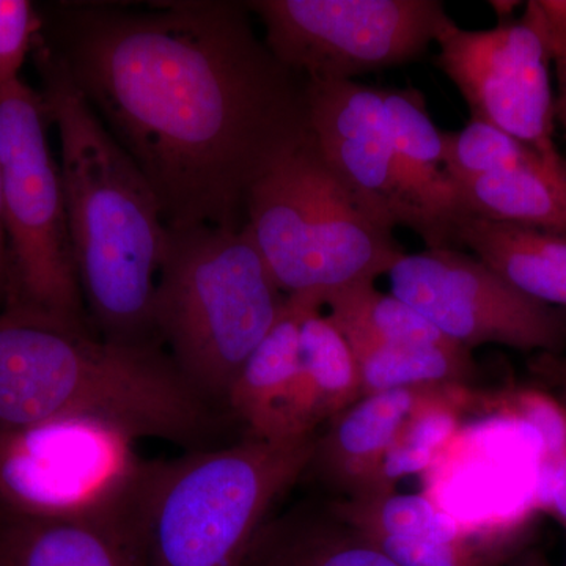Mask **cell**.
<instances>
[{"mask_svg": "<svg viewBox=\"0 0 566 566\" xmlns=\"http://www.w3.org/2000/svg\"><path fill=\"white\" fill-rule=\"evenodd\" d=\"M40 91L18 81L0 93V167L9 244L2 308L96 334L82 297L71 243L61 163Z\"/></svg>", "mask_w": 566, "mask_h": 566, "instance_id": "ba28073f", "label": "cell"}, {"mask_svg": "<svg viewBox=\"0 0 566 566\" xmlns=\"http://www.w3.org/2000/svg\"><path fill=\"white\" fill-rule=\"evenodd\" d=\"M271 52L305 81H353L422 57L450 18L439 0H253Z\"/></svg>", "mask_w": 566, "mask_h": 566, "instance_id": "9c48e42d", "label": "cell"}, {"mask_svg": "<svg viewBox=\"0 0 566 566\" xmlns=\"http://www.w3.org/2000/svg\"><path fill=\"white\" fill-rule=\"evenodd\" d=\"M452 241L453 248H468L521 293L566 311V237L460 216Z\"/></svg>", "mask_w": 566, "mask_h": 566, "instance_id": "2e32d148", "label": "cell"}, {"mask_svg": "<svg viewBox=\"0 0 566 566\" xmlns=\"http://www.w3.org/2000/svg\"><path fill=\"white\" fill-rule=\"evenodd\" d=\"M436 43V63L468 103L472 120L510 134L566 174V159L554 140L553 61L538 0L526 3L520 20L488 31H465L452 20Z\"/></svg>", "mask_w": 566, "mask_h": 566, "instance_id": "30bf717a", "label": "cell"}, {"mask_svg": "<svg viewBox=\"0 0 566 566\" xmlns=\"http://www.w3.org/2000/svg\"><path fill=\"white\" fill-rule=\"evenodd\" d=\"M434 389L389 390L360 398L334 417L322 436L316 434L305 474L315 475L342 499L392 493L382 482L387 452L408 416Z\"/></svg>", "mask_w": 566, "mask_h": 566, "instance_id": "4fadbf2b", "label": "cell"}, {"mask_svg": "<svg viewBox=\"0 0 566 566\" xmlns=\"http://www.w3.org/2000/svg\"><path fill=\"white\" fill-rule=\"evenodd\" d=\"M510 566H553L547 562L545 554L539 551L531 549L526 553L520 554V556L513 558Z\"/></svg>", "mask_w": 566, "mask_h": 566, "instance_id": "836d02e7", "label": "cell"}, {"mask_svg": "<svg viewBox=\"0 0 566 566\" xmlns=\"http://www.w3.org/2000/svg\"><path fill=\"white\" fill-rule=\"evenodd\" d=\"M106 420L134 438L208 449L223 411L161 345H123L0 308V430L62 419Z\"/></svg>", "mask_w": 566, "mask_h": 566, "instance_id": "3957f363", "label": "cell"}, {"mask_svg": "<svg viewBox=\"0 0 566 566\" xmlns=\"http://www.w3.org/2000/svg\"><path fill=\"white\" fill-rule=\"evenodd\" d=\"M286 300L245 223L169 230L153 329L181 374L226 411L230 387Z\"/></svg>", "mask_w": 566, "mask_h": 566, "instance_id": "5b68a950", "label": "cell"}, {"mask_svg": "<svg viewBox=\"0 0 566 566\" xmlns=\"http://www.w3.org/2000/svg\"><path fill=\"white\" fill-rule=\"evenodd\" d=\"M44 31V14L29 0H0V93L21 81V70Z\"/></svg>", "mask_w": 566, "mask_h": 566, "instance_id": "484cf974", "label": "cell"}, {"mask_svg": "<svg viewBox=\"0 0 566 566\" xmlns=\"http://www.w3.org/2000/svg\"><path fill=\"white\" fill-rule=\"evenodd\" d=\"M471 398L464 386H444L416 406L401 424L382 464L387 490L395 491L398 480L420 474L431 464L438 450L455 433L461 409Z\"/></svg>", "mask_w": 566, "mask_h": 566, "instance_id": "cb8c5ba5", "label": "cell"}, {"mask_svg": "<svg viewBox=\"0 0 566 566\" xmlns=\"http://www.w3.org/2000/svg\"><path fill=\"white\" fill-rule=\"evenodd\" d=\"M387 275L394 296L469 352L494 344L557 356L566 346V311L532 300L460 249L403 253Z\"/></svg>", "mask_w": 566, "mask_h": 566, "instance_id": "8fae6325", "label": "cell"}, {"mask_svg": "<svg viewBox=\"0 0 566 566\" xmlns=\"http://www.w3.org/2000/svg\"><path fill=\"white\" fill-rule=\"evenodd\" d=\"M521 2L515 0H491L490 7L493 9L495 17H497L499 24L513 21V13H515Z\"/></svg>", "mask_w": 566, "mask_h": 566, "instance_id": "d6a6232c", "label": "cell"}, {"mask_svg": "<svg viewBox=\"0 0 566 566\" xmlns=\"http://www.w3.org/2000/svg\"><path fill=\"white\" fill-rule=\"evenodd\" d=\"M245 2L61 3L43 36L139 167L170 232L238 230L253 186L312 140L307 81Z\"/></svg>", "mask_w": 566, "mask_h": 566, "instance_id": "6da1fadb", "label": "cell"}, {"mask_svg": "<svg viewBox=\"0 0 566 566\" xmlns=\"http://www.w3.org/2000/svg\"><path fill=\"white\" fill-rule=\"evenodd\" d=\"M137 441L93 417L0 430V515L93 524L139 542L151 461L137 453Z\"/></svg>", "mask_w": 566, "mask_h": 566, "instance_id": "52a82bcc", "label": "cell"}, {"mask_svg": "<svg viewBox=\"0 0 566 566\" xmlns=\"http://www.w3.org/2000/svg\"><path fill=\"white\" fill-rule=\"evenodd\" d=\"M360 394L465 386L476 374L471 352L458 345H349Z\"/></svg>", "mask_w": 566, "mask_h": 566, "instance_id": "44dd1931", "label": "cell"}, {"mask_svg": "<svg viewBox=\"0 0 566 566\" xmlns=\"http://www.w3.org/2000/svg\"><path fill=\"white\" fill-rule=\"evenodd\" d=\"M387 132L398 169L409 191L449 237L460 211L455 186L444 167L442 132L428 114L423 93L415 87L381 88Z\"/></svg>", "mask_w": 566, "mask_h": 566, "instance_id": "e0dca14e", "label": "cell"}, {"mask_svg": "<svg viewBox=\"0 0 566 566\" xmlns=\"http://www.w3.org/2000/svg\"><path fill=\"white\" fill-rule=\"evenodd\" d=\"M444 167L449 175L479 177L517 169H553L531 147L490 123L471 120L460 132H442Z\"/></svg>", "mask_w": 566, "mask_h": 566, "instance_id": "d4e9b609", "label": "cell"}, {"mask_svg": "<svg viewBox=\"0 0 566 566\" xmlns=\"http://www.w3.org/2000/svg\"><path fill=\"white\" fill-rule=\"evenodd\" d=\"M331 506L346 523L370 538L447 543L468 534L449 513L424 495L392 493L337 499Z\"/></svg>", "mask_w": 566, "mask_h": 566, "instance_id": "603a6c76", "label": "cell"}, {"mask_svg": "<svg viewBox=\"0 0 566 566\" xmlns=\"http://www.w3.org/2000/svg\"><path fill=\"white\" fill-rule=\"evenodd\" d=\"M370 539L401 566H497L493 553L476 545L471 536L447 543Z\"/></svg>", "mask_w": 566, "mask_h": 566, "instance_id": "4316f807", "label": "cell"}, {"mask_svg": "<svg viewBox=\"0 0 566 566\" xmlns=\"http://www.w3.org/2000/svg\"><path fill=\"white\" fill-rule=\"evenodd\" d=\"M449 177L455 186L460 216L566 237V175L549 169H517Z\"/></svg>", "mask_w": 566, "mask_h": 566, "instance_id": "d6986e66", "label": "cell"}, {"mask_svg": "<svg viewBox=\"0 0 566 566\" xmlns=\"http://www.w3.org/2000/svg\"><path fill=\"white\" fill-rule=\"evenodd\" d=\"M316 434L248 436L151 461L139 513L144 566H244L279 499L307 472Z\"/></svg>", "mask_w": 566, "mask_h": 566, "instance_id": "277c9868", "label": "cell"}, {"mask_svg": "<svg viewBox=\"0 0 566 566\" xmlns=\"http://www.w3.org/2000/svg\"><path fill=\"white\" fill-rule=\"evenodd\" d=\"M538 6L545 20L551 61L556 65V117L564 125L566 134V0H538Z\"/></svg>", "mask_w": 566, "mask_h": 566, "instance_id": "f1b7e54d", "label": "cell"}, {"mask_svg": "<svg viewBox=\"0 0 566 566\" xmlns=\"http://www.w3.org/2000/svg\"><path fill=\"white\" fill-rule=\"evenodd\" d=\"M322 307L329 308L327 315L349 345H457L411 305L376 290L375 283L324 294Z\"/></svg>", "mask_w": 566, "mask_h": 566, "instance_id": "7402d4cb", "label": "cell"}, {"mask_svg": "<svg viewBox=\"0 0 566 566\" xmlns=\"http://www.w3.org/2000/svg\"><path fill=\"white\" fill-rule=\"evenodd\" d=\"M244 566L401 565L338 516L329 502H304L264 523Z\"/></svg>", "mask_w": 566, "mask_h": 566, "instance_id": "9a60e30c", "label": "cell"}, {"mask_svg": "<svg viewBox=\"0 0 566 566\" xmlns=\"http://www.w3.org/2000/svg\"><path fill=\"white\" fill-rule=\"evenodd\" d=\"M535 370L546 378L553 379L557 385L566 386V357L556 354H542L535 364Z\"/></svg>", "mask_w": 566, "mask_h": 566, "instance_id": "1f68e13d", "label": "cell"}, {"mask_svg": "<svg viewBox=\"0 0 566 566\" xmlns=\"http://www.w3.org/2000/svg\"><path fill=\"white\" fill-rule=\"evenodd\" d=\"M565 387V392H564V406H565V409H566V386Z\"/></svg>", "mask_w": 566, "mask_h": 566, "instance_id": "e575fe53", "label": "cell"}, {"mask_svg": "<svg viewBox=\"0 0 566 566\" xmlns=\"http://www.w3.org/2000/svg\"><path fill=\"white\" fill-rule=\"evenodd\" d=\"M32 54L41 98L61 142L71 243L93 331L115 344L159 345L153 304L169 230L158 197L43 33Z\"/></svg>", "mask_w": 566, "mask_h": 566, "instance_id": "7a4b0ae2", "label": "cell"}, {"mask_svg": "<svg viewBox=\"0 0 566 566\" xmlns=\"http://www.w3.org/2000/svg\"><path fill=\"white\" fill-rule=\"evenodd\" d=\"M536 502L543 512L566 528V457H543Z\"/></svg>", "mask_w": 566, "mask_h": 566, "instance_id": "f546056e", "label": "cell"}, {"mask_svg": "<svg viewBox=\"0 0 566 566\" xmlns=\"http://www.w3.org/2000/svg\"><path fill=\"white\" fill-rule=\"evenodd\" d=\"M312 137L324 161L379 226L406 227L430 249L452 248L401 177L387 132L381 88L307 81Z\"/></svg>", "mask_w": 566, "mask_h": 566, "instance_id": "7c38bea8", "label": "cell"}, {"mask_svg": "<svg viewBox=\"0 0 566 566\" xmlns=\"http://www.w3.org/2000/svg\"><path fill=\"white\" fill-rule=\"evenodd\" d=\"M304 294L289 296L281 316L245 360L226 411L259 439H293L307 433L301 409L300 323Z\"/></svg>", "mask_w": 566, "mask_h": 566, "instance_id": "5bb4252c", "label": "cell"}, {"mask_svg": "<svg viewBox=\"0 0 566 566\" xmlns=\"http://www.w3.org/2000/svg\"><path fill=\"white\" fill-rule=\"evenodd\" d=\"M245 226L286 296L324 294L389 273L405 251L333 172L314 137L253 186Z\"/></svg>", "mask_w": 566, "mask_h": 566, "instance_id": "8992f818", "label": "cell"}, {"mask_svg": "<svg viewBox=\"0 0 566 566\" xmlns=\"http://www.w3.org/2000/svg\"><path fill=\"white\" fill-rule=\"evenodd\" d=\"M300 323L301 409L307 433L363 398L356 357L314 294H304Z\"/></svg>", "mask_w": 566, "mask_h": 566, "instance_id": "ffe728a7", "label": "cell"}, {"mask_svg": "<svg viewBox=\"0 0 566 566\" xmlns=\"http://www.w3.org/2000/svg\"><path fill=\"white\" fill-rule=\"evenodd\" d=\"M506 409L526 420L542 436L545 457H566V409L538 394L505 398Z\"/></svg>", "mask_w": 566, "mask_h": 566, "instance_id": "83f0119b", "label": "cell"}, {"mask_svg": "<svg viewBox=\"0 0 566 566\" xmlns=\"http://www.w3.org/2000/svg\"><path fill=\"white\" fill-rule=\"evenodd\" d=\"M0 566H144L133 536L82 523L0 515Z\"/></svg>", "mask_w": 566, "mask_h": 566, "instance_id": "ac0fdd59", "label": "cell"}, {"mask_svg": "<svg viewBox=\"0 0 566 566\" xmlns=\"http://www.w3.org/2000/svg\"><path fill=\"white\" fill-rule=\"evenodd\" d=\"M9 289V244L3 222L2 167H0V308L6 303Z\"/></svg>", "mask_w": 566, "mask_h": 566, "instance_id": "4dcf8cb0", "label": "cell"}]
</instances>
